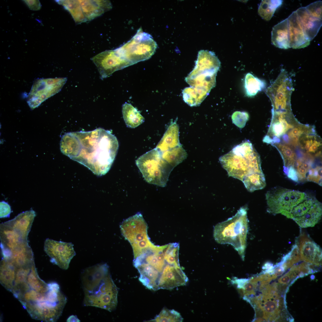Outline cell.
Segmentation results:
<instances>
[{
  "instance_id": "obj_1",
  "label": "cell",
  "mask_w": 322,
  "mask_h": 322,
  "mask_svg": "<svg viewBox=\"0 0 322 322\" xmlns=\"http://www.w3.org/2000/svg\"><path fill=\"white\" fill-rule=\"evenodd\" d=\"M119 148L116 137L101 128L65 133L60 143L61 152L101 176L109 171Z\"/></svg>"
},
{
  "instance_id": "obj_2",
  "label": "cell",
  "mask_w": 322,
  "mask_h": 322,
  "mask_svg": "<svg viewBox=\"0 0 322 322\" xmlns=\"http://www.w3.org/2000/svg\"><path fill=\"white\" fill-rule=\"evenodd\" d=\"M81 281L84 306L96 307L110 312L116 308L118 289L106 264H98L85 269L82 273Z\"/></svg>"
},
{
  "instance_id": "obj_3",
  "label": "cell",
  "mask_w": 322,
  "mask_h": 322,
  "mask_svg": "<svg viewBox=\"0 0 322 322\" xmlns=\"http://www.w3.org/2000/svg\"><path fill=\"white\" fill-rule=\"evenodd\" d=\"M17 299L32 319L47 322L56 321L61 315L67 298L59 284L52 282L47 292L27 291Z\"/></svg>"
},
{
  "instance_id": "obj_4",
  "label": "cell",
  "mask_w": 322,
  "mask_h": 322,
  "mask_svg": "<svg viewBox=\"0 0 322 322\" xmlns=\"http://www.w3.org/2000/svg\"><path fill=\"white\" fill-rule=\"evenodd\" d=\"M219 160L229 177L242 181L249 175L263 172L260 156L249 140L235 146Z\"/></svg>"
},
{
  "instance_id": "obj_5",
  "label": "cell",
  "mask_w": 322,
  "mask_h": 322,
  "mask_svg": "<svg viewBox=\"0 0 322 322\" xmlns=\"http://www.w3.org/2000/svg\"><path fill=\"white\" fill-rule=\"evenodd\" d=\"M247 208H241L236 214L216 225L213 229L214 238L218 243L232 245L244 260L248 230Z\"/></svg>"
},
{
  "instance_id": "obj_6",
  "label": "cell",
  "mask_w": 322,
  "mask_h": 322,
  "mask_svg": "<svg viewBox=\"0 0 322 322\" xmlns=\"http://www.w3.org/2000/svg\"><path fill=\"white\" fill-rule=\"evenodd\" d=\"M136 163L146 181L161 187L166 186L174 168L162 159L156 148L139 157Z\"/></svg>"
},
{
  "instance_id": "obj_7",
  "label": "cell",
  "mask_w": 322,
  "mask_h": 322,
  "mask_svg": "<svg viewBox=\"0 0 322 322\" xmlns=\"http://www.w3.org/2000/svg\"><path fill=\"white\" fill-rule=\"evenodd\" d=\"M157 47L151 36L140 28L128 41L116 49L123 58L132 65L147 60L154 55Z\"/></svg>"
},
{
  "instance_id": "obj_8",
  "label": "cell",
  "mask_w": 322,
  "mask_h": 322,
  "mask_svg": "<svg viewBox=\"0 0 322 322\" xmlns=\"http://www.w3.org/2000/svg\"><path fill=\"white\" fill-rule=\"evenodd\" d=\"M56 2L70 13L78 24L92 20L112 7L109 0H57Z\"/></svg>"
},
{
  "instance_id": "obj_9",
  "label": "cell",
  "mask_w": 322,
  "mask_h": 322,
  "mask_svg": "<svg viewBox=\"0 0 322 322\" xmlns=\"http://www.w3.org/2000/svg\"><path fill=\"white\" fill-rule=\"evenodd\" d=\"M308 194L298 190L280 186L274 187L266 193L267 211L275 215H284L305 199Z\"/></svg>"
},
{
  "instance_id": "obj_10",
  "label": "cell",
  "mask_w": 322,
  "mask_h": 322,
  "mask_svg": "<svg viewBox=\"0 0 322 322\" xmlns=\"http://www.w3.org/2000/svg\"><path fill=\"white\" fill-rule=\"evenodd\" d=\"M36 213L32 210L22 212L14 219L0 224V239L9 242L27 240Z\"/></svg>"
},
{
  "instance_id": "obj_11",
  "label": "cell",
  "mask_w": 322,
  "mask_h": 322,
  "mask_svg": "<svg viewBox=\"0 0 322 322\" xmlns=\"http://www.w3.org/2000/svg\"><path fill=\"white\" fill-rule=\"evenodd\" d=\"M67 81L66 78L41 79L35 81L28 96L27 103L31 109L59 92Z\"/></svg>"
},
{
  "instance_id": "obj_12",
  "label": "cell",
  "mask_w": 322,
  "mask_h": 322,
  "mask_svg": "<svg viewBox=\"0 0 322 322\" xmlns=\"http://www.w3.org/2000/svg\"><path fill=\"white\" fill-rule=\"evenodd\" d=\"M92 59L97 66L102 79L109 77L117 71L132 65L122 57L116 49L102 52L93 57Z\"/></svg>"
},
{
  "instance_id": "obj_13",
  "label": "cell",
  "mask_w": 322,
  "mask_h": 322,
  "mask_svg": "<svg viewBox=\"0 0 322 322\" xmlns=\"http://www.w3.org/2000/svg\"><path fill=\"white\" fill-rule=\"evenodd\" d=\"M72 243L46 239L44 250L50 258V261L61 268L66 270L71 259L76 255Z\"/></svg>"
},
{
  "instance_id": "obj_14",
  "label": "cell",
  "mask_w": 322,
  "mask_h": 322,
  "mask_svg": "<svg viewBox=\"0 0 322 322\" xmlns=\"http://www.w3.org/2000/svg\"><path fill=\"white\" fill-rule=\"evenodd\" d=\"M120 227L122 235L131 244L149 238L147 223L140 213L123 221Z\"/></svg>"
},
{
  "instance_id": "obj_15",
  "label": "cell",
  "mask_w": 322,
  "mask_h": 322,
  "mask_svg": "<svg viewBox=\"0 0 322 322\" xmlns=\"http://www.w3.org/2000/svg\"><path fill=\"white\" fill-rule=\"evenodd\" d=\"M188 281V278L180 267L167 264L160 276L158 283V290H171L186 285Z\"/></svg>"
},
{
  "instance_id": "obj_16",
  "label": "cell",
  "mask_w": 322,
  "mask_h": 322,
  "mask_svg": "<svg viewBox=\"0 0 322 322\" xmlns=\"http://www.w3.org/2000/svg\"><path fill=\"white\" fill-rule=\"evenodd\" d=\"M289 25L290 48H304L310 44V41L305 35L301 22L296 12H293L287 18Z\"/></svg>"
},
{
  "instance_id": "obj_17",
  "label": "cell",
  "mask_w": 322,
  "mask_h": 322,
  "mask_svg": "<svg viewBox=\"0 0 322 322\" xmlns=\"http://www.w3.org/2000/svg\"><path fill=\"white\" fill-rule=\"evenodd\" d=\"M140 274L139 280L150 290H158V283L160 274L148 264L144 262L134 264Z\"/></svg>"
},
{
  "instance_id": "obj_18",
  "label": "cell",
  "mask_w": 322,
  "mask_h": 322,
  "mask_svg": "<svg viewBox=\"0 0 322 322\" xmlns=\"http://www.w3.org/2000/svg\"><path fill=\"white\" fill-rule=\"evenodd\" d=\"M301 22L305 34L310 41L317 35L322 26V20L311 16L305 7L295 11Z\"/></svg>"
},
{
  "instance_id": "obj_19",
  "label": "cell",
  "mask_w": 322,
  "mask_h": 322,
  "mask_svg": "<svg viewBox=\"0 0 322 322\" xmlns=\"http://www.w3.org/2000/svg\"><path fill=\"white\" fill-rule=\"evenodd\" d=\"M271 41L277 47L284 49L290 48L287 18L273 27L271 32Z\"/></svg>"
},
{
  "instance_id": "obj_20",
  "label": "cell",
  "mask_w": 322,
  "mask_h": 322,
  "mask_svg": "<svg viewBox=\"0 0 322 322\" xmlns=\"http://www.w3.org/2000/svg\"><path fill=\"white\" fill-rule=\"evenodd\" d=\"M181 145L179 138V128L176 121L171 122L156 148L161 152Z\"/></svg>"
},
{
  "instance_id": "obj_21",
  "label": "cell",
  "mask_w": 322,
  "mask_h": 322,
  "mask_svg": "<svg viewBox=\"0 0 322 322\" xmlns=\"http://www.w3.org/2000/svg\"><path fill=\"white\" fill-rule=\"evenodd\" d=\"M317 200L315 196L308 194L305 199L284 215L297 223L310 212Z\"/></svg>"
},
{
  "instance_id": "obj_22",
  "label": "cell",
  "mask_w": 322,
  "mask_h": 322,
  "mask_svg": "<svg viewBox=\"0 0 322 322\" xmlns=\"http://www.w3.org/2000/svg\"><path fill=\"white\" fill-rule=\"evenodd\" d=\"M141 262H146L156 270L160 274L166 264L163 252L154 253L150 250L146 253L134 260V264Z\"/></svg>"
},
{
  "instance_id": "obj_23",
  "label": "cell",
  "mask_w": 322,
  "mask_h": 322,
  "mask_svg": "<svg viewBox=\"0 0 322 322\" xmlns=\"http://www.w3.org/2000/svg\"><path fill=\"white\" fill-rule=\"evenodd\" d=\"M122 112L125 122L129 128H136L144 121V117L131 104L124 103L122 106Z\"/></svg>"
},
{
  "instance_id": "obj_24",
  "label": "cell",
  "mask_w": 322,
  "mask_h": 322,
  "mask_svg": "<svg viewBox=\"0 0 322 322\" xmlns=\"http://www.w3.org/2000/svg\"><path fill=\"white\" fill-rule=\"evenodd\" d=\"M314 161L313 156L309 153L304 154L303 157L297 159L295 168L297 172L298 182L304 183L309 170L312 167Z\"/></svg>"
},
{
  "instance_id": "obj_25",
  "label": "cell",
  "mask_w": 322,
  "mask_h": 322,
  "mask_svg": "<svg viewBox=\"0 0 322 322\" xmlns=\"http://www.w3.org/2000/svg\"><path fill=\"white\" fill-rule=\"evenodd\" d=\"M278 116L276 119H273L266 135L270 137L271 135L279 137L285 134L290 129L294 127V126L288 123L284 119L285 115L284 114H277Z\"/></svg>"
},
{
  "instance_id": "obj_26",
  "label": "cell",
  "mask_w": 322,
  "mask_h": 322,
  "mask_svg": "<svg viewBox=\"0 0 322 322\" xmlns=\"http://www.w3.org/2000/svg\"><path fill=\"white\" fill-rule=\"evenodd\" d=\"M242 182L247 190L250 192L263 189L266 185L263 172L255 173L249 175L245 177Z\"/></svg>"
},
{
  "instance_id": "obj_27",
  "label": "cell",
  "mask_w": 322,
  "mask_h": 322,
  "mask_svg": "<svg viewBox=\"0 0 322 322\" xmlns=\"http://www.w3.org/2000/svg\"><path fill=\"white\" fill-rule=\"evenodd\" d=\"M265 83L263 80L250 73L245 78L244 87L246 95L249 97L255 96L265 87Z\"/></svg>"
},
{
  "instance_id": "obj_28",
  "label": "cell",
  "mask_w": 322,
  "mask_h": 322,
  "mask_svg": "<svg viewBox=\"0 0 322 322\" xmlns=\"http://www.w3.org/2000/svg\"><path fill=\"white\" fill-rule=\"evenodd\" d=\"M280 152L284 161L285 173L291 167L295 168L297 156L294 151L288 145L281 143L275 144Z\"/></svg>"
},
{
  "instance_id": "obj_29",
  "label": "cell",
  "mask_w": 322,
  "mask_h": 322,
  "mask_svg": "<svg viewBox=\"0 0 322 322\" xmlns=\"http://www.w3.org/2000/svg\"><path fill=\"white\" fill-rule=\"evenodd\" d=\"M283 2L282 0H262L258 8L259 15L265 20H270Z\"/></svg>"
},
{
  "instance_id": "obj_30",
  "label": "cell",
  "mask_w": 322,
  "mask_h": 322,
  "mask_svg": "<svg viewBox=\"0 0 322 322\" xmlns=\"http://www.w3.org/2000/svg\"><path fill=\"white\" fill-rule=\"evenodd\" d=\"M301 253L303 258L309 262H313L316 259H321V249L313 242H305L302 245Z\"/></svg>"
},
{
  "instance_id": "obj_31",
  "label": "cell",
  "mask_w": 322,
  "mask_h": 322,
  "mask_svg": "<svg viewBox=\"0 0 322 322\" xmlns=\"http://www.w3.org/2000/svg\"><path fill=\"white\" fill-rule=\"evenodd\" d=\"M131 245L133 250L134 259L146 253L149 250L160 251L162 249V246L154 245L150 241L149 238L133 243Z\"/></svg>"
},
{
  "instance_id": "obj_32",
  "label": "cell",
  "mask_w": 322,
  "mask_h": 322,
  "mask_svg": "<svg viewBox=\"0 0 322 322\" xmlns=\"http://www.w3.org/2000/svg\"><path fill=\"white\" fill-rule=\"evenodd\" d=\"M308 126L299 125L295 126L288 133L287 135L283 137L285 143L296 147L299 145L300 137L304 133L309 134L311 130Z\"/></svg>"
},
{
  "instance_id": "obj_33",
  "label": "cell",
  "mask_w": 322,
  "mask_h": 322,
  "mask_svg": "<svg viewBox=\"0 0 322 322\" xmlns=\"http://www.w3.org/2000/svg\"><path fill=\"white\" fill-rule=\"evenodd\" d=\"M183 318L180 314L174 309L163 308L160 313L149 321L157 322H181Z\"/></svg>"
},
{
  "instance_id": "obj_34",
  "label": "cell",
  "mask_w": 322,
  "mask_h": 322,
  "mask_svg": "<svg viewBox=\"0 0 322 322\" xmlns=\"http://www.w3.org/2000/svg\"><path fill=\"white\" fill-rule=\"evenodd\" d=\"M179 248V244L176 243L168 244L163 251L164 259L167 264L180 267L178 257Z\"/></svg>"
},
{
  "instance_id": "obj_35",
  "label": "cell",
  "mask_w": 322,
  "mask_h": 322,
  "mask_svg": "<svg viewBox=\"0 0 322 322\" xmlns=\"http://www.w3.org/2000/svg\"><path fill=\"white\" fill-rule=\"evenodd\" d=\"M306 181L312 182L322 186V167L317 166L312 168L309 171Z\"/></svg>"
},
{
  "instance_id": "obj_36",
  "label": "cell",
  "mask_w": 322,
  "mask_h": 322,
  "mask_svg": "<svg viewBox=\"0 0 322 322\" xmlns=\"http://www.w3.org/2000/svg\"><path fill=\"white\" fill-rule=\"evenodd\" d=\"M322 1H317L305 7L309 13L312 16L322 20Z\"/></svg>"
},
{
  "instance_id": "obj_37",
  "label": "cell",
  "mask_w": 322,
  "mask_h": 322,
  "mask_svg": "<svg viewBox=\"0 0 322 322\" xmlns=\"http://www.w3.org/2000/svg\"><path fill=\"white\" fill-rule=\"evenodd\" d=\"M0 218L9 217L11 212V207L10 205L4 201L0 203Z\"/></svg>"
},
{
  "instance_id": "obj_38",
  "label": "cell",
  "mask_w": 322,
  "mask_h": 322,
  "mask_svg": "<svg viewBox=\"0 0 322 322\" xmlns=\"http://www.w3.org/2000/svg\"><path fill=\"white\" fill-rule=\"evenodd\" d=\"M29 8L33 10H39L41 7V5L38 0H24Z\"/></svg>"
},
{
  "instance_id": "obj_39",
  "label": "cell",
  "mask_w": 322,
  "mask_h": 322,
  "mask_svg": "<svg viewBox=\"0 0 322 322\" xmlns=\"http://www.w3.org/2000/svg\"><path fill=\"white\" fill-rule=\"evenodd\" d=\"M285 174L287 177L293 181L298 182V178L296 170L295 167H290Z\"/></svg>"
},
{
  "instance_id": "obj_40",
  "label": "cell",
  "mask_w": 322,
  "mask_h": 322,
  "mask_svg": "<svg viewBox=\"0 0 322 322\" xmlns=\"http://www.w3.org/2000/svg\"><path fill=\"white\" fill-rule=\"evenodd\" d=\"M321 145V142L317 140L316 137L314 139L313 142L308 150L306 152L307 153H315L318 150V148Z\"/></svg>"
},
{
  "instance_id": "obj_41",
  "label": "cell",
  "mask_w": 322,
  "mask_h": 322,
  "mask_svg": "<svg viewBox=\"0 0 322 322\" xmlns=\"http://www.w3.org/2000/svg\"><path fill=\"white\" fill-rule=\"evenodd\" d=\"M248 280V279L246 278L238 279L234 280L233 283L237 284V287L238 288H243L244 287V285Z\"/></svg>"
},
{
  "instance_id": "obj_42",
  "label": "cell",
  "mask_w": 322,
  "mask_h": 322,
  "mask_svg": "<svg viewBox=\"0 0 322 322\" xmlns=\"http://www.w3.org/2000/svg\"><path fill=\"white\" fill-rule=\"evenodd\" d=\"M67 322H80V321L76 315H72L70 316L67 320Z\"/></svg>"
}]
</instances>
